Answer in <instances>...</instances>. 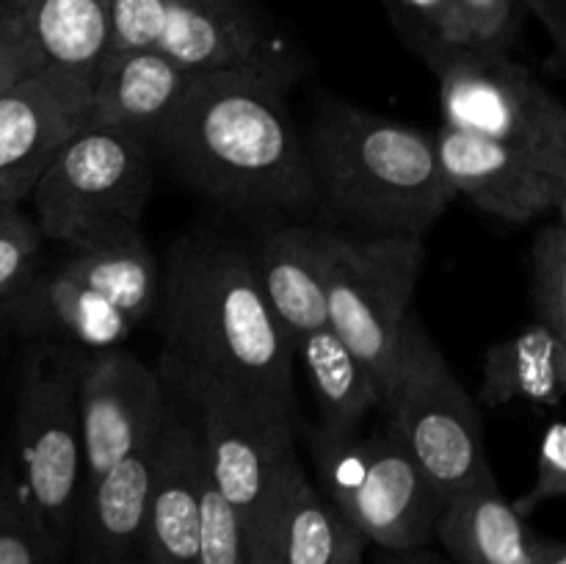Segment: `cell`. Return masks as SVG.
<instances>
[{"instance_id":"cell-15","label":"cell","mask_w":566,"mask_h":564,"mask_svg":"<svg viewBox=\"0 0 566 564\" xmlns=\"http://www.w3.org/2000/svg\"><path fill=\"white\" fill-rule=\"evenodd\" d=\"M202 468L197 429L186 409L169 396L160 418L153 487L136 556L142 564H197Z\"/></svg>"},{"instance_id":"cell-8","label":"cell","mask_w":566,"mask_h":564,"mask_svg":"<svg viewBox=\"0 0 566 564\" xmlns=\"http://www.w3.org/2000/svg\"><path fill=\"white\" fill-rule=\"evenodd\" d=\"M86 352L44 343L31 354L17 396V459L28 503L53 545L75 534L83 498V446L77 390Z\"/></svg>"},{"instance_id":"cell-12","label":"cell","mask_w":566,"mask_h":564,"mask_svg":"<svg viewBox=\"0 0 566 564\" xmlns=\"http://www.w3.org/2000/svg\"><path fill=\"white\" fill-rule=\"evenodd\" d=\"M437 155L457 197H468L509 224L564 210L566 171L553 169L528 153L479 136L437 127Z\"/></svg>"},{"instance_id":"cell-39","label":"cell","mask_w":566,"mask_h":564,"mask_svg":"<svg viewBox=\"0 0 566 564\" xmlns=\"http://www.w3.org/2000/svg\"><path fill=\"white\" fill-rule=\"evenodd\" d=\"M247 564H280V558L271 553V547L263 540L247 536Z\"/></svg>"},{"instance_id":"cell-17","label":"cell","mask_w":566,"mask_h":564,"mask_svg":"<svg viewBox=\"0 0 566 564\" xmlns=\"http://www.w3.org/2000/svg\"><path fill=\"white\" fill-rule=\"evenodd\" d=\"M188 77L160 50L105 53L92 70L86 125L155 142L175 114Z\"/></svg>"},{"instance_id":"cell-24","label":"cell","mask_w":566,"mask_h":564,"mask_svg":"<svg viewBox=\"0 0 566 564\" xmlns=\"http://www.w3.org/2000/svg\"><path fill=\"white\" fill-rule=\"evenodd\" d=\"M0 17L44 64L92 72L108 50L111 0H0Z\"/></svg>"},{"instance_id":"cell-28","label":"cell","mask_w":566,"mask_h":564,"mask_svg":"<svg viewBox=\"0 0 566 564\" xmlns=\"http://www.w3.org/2000/svg\"><path fill=\"white\" fill-rule=\"evenodd\" d=\"M197 564H247V529L241 514L210 479L208 464L199 479Z\"/></svg>"},{"instance_id":"cell-13","label":"cell","mask_w":566,"mask_h":564,"mask_svg":"<svg viewBox=\"0 0 566 564\" xmlns=\"http://www.w3.org/2000/svg\"><path fill=\"white\" fill-rule=\"evenodd\" d=\"M92 72L44 64L0 92V175H42L88 122Z\"/></svg>"},{"instance_id":"cell-37","label":"cell","mask_w":566,"mask_h":564,"mask_svg":"<svg viewBox=\"0 0 566 564\" xmlns=\"http://www.w3.org/2000/svg\"><path fill=\"white\" fill-rule=\"evenodd\" d=\"M379 564H446L440 556H434L426 547L418 551H381Z\"/></svg>"},{"instance_id":"cell-35","label":"cell","mask_w":566,"mask_h":564,"mask_svg":"<svg viewBox=\"0 0 566 564\" xmlns=\"http://www.w3.org/2000/svg\"><path fill=\"white\" fill-rule=\"evenodd\" d=\"M531 14L539 17L545 28L553 36V53H556L558 64L564 61L566 53V17H564V0H520Z\"/></svg>"},{"instance_id":"cell-21","label":"cell","mask_w":566,"mask_h":564,"mask_svg":"<svg viewBox=\"0 0 566 564\" xmlns=\"http://www.w3.org/2000/svg\"><path fill=\"white\" fill-rule=\"evenodd\" d=\"M55 269L114 304L136 326L155 315L160 269L138 224H114L83 238Z\"/></svg>"},{"instance_id":"cell-20","label":"cell","mask_w":566,"mask_h":564,"mask_svg":"<svg viewBox=\"0 0 566 564\" xmlns=\"http://www.w3.org/2000/svg\"><path fill=\"white\" fill-rule=\"evenodd\" d=\"M434 536L459 564H534L542 545L497 481L446 498Z\"/></svg>"},{"instance_id":"cell-18","label":"cell","mask_w":566,"mask_h":564,"mask_svg":"<svg viewBox=\"0 0 566 564\" xmlns=\"http://www.w3.org/2000/svg\"><path fill=\"white\" fill-rule=\"evenodd\" d=\"M158 431L160 424L147 440L111 464L83 492L75 523L83 564H122L138 556L158 453Z\"/></svg>"},{"instance_id":"cell-34","label":"cell","mask_w":566,"mask_h":564,"mask_svg":"<svg viewBox=\"0 0 566 564\" xmlns=\"http://www.w3.org/2000/svg\"><path fill=\"white\" fill-rule=\"evenodd\" d=\"M39 66H44L42 55L0 17V92L14 86L20 77L31 75Z\"/></svg>"},{"instance_id":"cell-5","label":"cell","mask_w":566,"mask_h":564,"mask_svg":"<svg viewBox=\"0 0 566 564\" xmlns=\"http://www.w3.org/2000/svg\"><path fill=\"white\" fill-rule=\"evenodd\" d=\"M158 376L191 418L210 479L247 529L263 506L276 470L296 453V415L271 398L164 354Z\"/></svg>"},{"instance_id":"cell-9","label":"cell","mask_w":566,"mask_h":564,"mask_svg":"<svg viewBox=\"0 0 566 564\" xmlns=\"http://www.w3.org/2000/svg\"><path fill=\"white\" fill-rule=\"evenodd\" d=\"M310 446L318 462V490L365 542L381 551L429 545L442 498L390 426L368 437L318 429Z\"/></svg>"},{"instance_id":"cell-29","label":"cell","mask_w":566,"mask_h":564,"mask_svg":"<svg viewBox=\"0 0 566 564\" xmlns=\"http://www.w3.org/2000/svg\"><path fill=\"white\" fill-rule=\"evenodd\" d=\"M44 236L20 208L0 210V299L9 302L36 274Z\"/></svg>"},{"instance_id":"cell-27","label":"cell","mask_w":566,"mask_h":564,"mask_svg":"<svg viewBox=\"0 0 566 564\" xmlns=\"http://www.w3.org/2000/svg\"><path fill=\"white\" fill-rule=\"evenodd\" d=\"M53 545L17 476H0V564H53Z\"/></svg>"},{"instance_id":"cell-1","label":"cell","mask_w":566,"mask_h":564,"mask_svg":"<svg viewBox=\"0 0 566 564\" xmlns=\"http://www.w3.org/2000/svg\"><path fill=\"white\" fill-rule=\"evenodd\" d=\"M302 59L243 70L199 72L155 142L193 188L241 213L318 208L307 144L285 92Z\"/></svg>"},{"instance_id":"cell-23","label":"cell","mask_w":566,"mask_h":564,"mask_svg":"<svg viewBox=\"0 0 566 564\" xmlns=\"http://www.w3.org/2000/svg\"><path fill=\"white\" fill-rule=\"evenodd\" d=\"M566 390V337L545 324L523 326L484 354V379L479 398L484 407L523 401L534 407H558Z\"/></svg>"},{"instance_id":"cell-19","label":"cell","mask_w":566,"mask_h":564,"mask_svg":"<svg viewBox=\"0 0 566 564\" xmlns=\"http://www.w3.org/2000/svg\"><path fill=\"white\" fill-rule=\"evenodd\" d=\"M249 260L271 313L293 346L326 326L324 230L304 224L274 227L260 236Z\"/></svg>"},{"instance_id":"cell-31","label":"cell","mask_w":566,"mask_h":564,"mask_svg":"<svg viewBox=\"0 0 566 564\" xmlns=\"http://www.w3.org/2000/svg\"><path fill=\"white\" fill-rule=\"evenodd\" d=\"M566 498V429L558 418L545 426L536 451V470L528 492L514 498L512 506L523 514L525 520L539 506L551 501H564Z\"/></svg>"},{"instance_id":"cell-6","label":"cell","mask_w":566,"mask_h":564,"mask_svg":"<svg viewBox=\"0 0 566 564\" xmlns=\"http://www.w3.org/2000/svg\"><path fill=\"white\" fill-rule=\"evenodd\" d=\"M423 258L418 236L324 230L326 326L368 365L381 396L396 376Z\"/></svg>"},{"instance_id":"cell-25","label":"cell","mask_w":566,"mask_h":564,"mask_svg":"<svg viewBox=\"0 0 566 564\" xmlns=\"http://www.w3.org/2000/svg\"><path fill=\"white\" fill-rule=\"evenodd\" d=\"M296 357L302 359L318 404L321 431L352 435L376 407H381L379 385L368 365L329 326H321L296 341Z\"/></svg>"},{"instance_id":"cell-4","label":"cell","mask_w":566,"mask_h":564,"mask_svg":"<svg viewBox=\"0 0 566 564\" xmlns=\"http://www.w3.org/2000/svg\"><path fill=\"white\" fill-rule=\"evenodd\" d=\"M440 83L442 127L528 153L566 171V108L506 50L418 36Z\"/></svg>"},{"instance_id":"cell-2","label":"cell","mask_w":566,"mask_h":564,"mask_svg":"<svg viewBox=\"0 0 566 564\" xmlns=\"http://www.w3.org/2000/svg\"><path fill=\"white\" fill-rule=\"evenodd\" d=\"M164 357L271 398L296 415V346L271 313L247 249L221 238H186L160 280Z\"/></svg>"},{"instance_id":"cell-11","label":"cell","mask_w":566,"mask_h":564,"mask_svg":"<svg viewBox=\"0 0 566 564\" xmlns=\"http://www.w3.org/2000/svg\"><path fill=\"white\" fill-rule=\"evenodd\" d=\"M169 404L158 370L125 346L86 354L77 415L83 446V492L138 442L158 429Z\"/></svg>"},{"instance_id":"cell-36","label":"cell","mask_w":566,"mask_h":564,"mask_svg":"<svg viewBox=\"0 0 566 564\" xmlns=\"http://www.w3.org/2000/svg\"><path fill=\"white\" fill-rule=\"evenodd\" d=\"M33 175H0V210L20 208L33 191Z\"/></svg>"},{"instance_id":"cell-38","label":"cell","mask_w":566,"mask_h":564,"mask_svg":"<svg viewBox=\"0 0 566 564\" xmlns=\"http://www.w3.org/2000/svg\"><path fill=\"white\" fill-rule=\"evenodd\" d=\"M534 564H566V545L562 540H553V536H542Z\"/></svg>"},{"instance_id":"cell-32","label":"cell","mask_w":566,"mask_h":564,"mask_svg":"<svg viewBox=\"0 0 566 564\" xmlns=\"http://www.w3.org/2000/svg\"><path fill=\"white\" fill-rule=\"evenodd\" d=\"M470 44L509 50L520 31V0H453Z\"/></svg>"},{"instance_id":"cell-22","label":"cell","mask_w":566,"mask_h":564,"mask_svg":"<svg viewBox=\"0 0 566 564\" xmlns=\"http://www.w3.org/2000/svg\"><path fill=\"white\" fill-rule=\"evenodd\" d=\"M9 304L25 330L59 335L86 354L125 346L136 330V324L114 304L59 269L33 274V280L11 296Z\"/></svg>"},{"instance_id":"cell-26","label":"cell","mask_w":566,"mask_h":564,"mask_svg":"<svg viewBox=\"0 0 566 564\" xmlns=\"http://www.w3.org/2000/svg\"><path fill=\"white\" fill-rule=\"evenodd\" d=\"M534 321L566 337V221L564 210L536 232L528 254Z\"/></svg>"},{"instance_id":"cell-33","label":"cell","mask_w":566,"mask_h":564,"mask_svg":"<svg viewBox=\"0 0 566 564\" xmlns=\"http://www.w3.org/2000/svg\"><path fill=\"white\" fill-rule=\"evenodd\" d=\"M409 14L418 17V36L442 44H470L464 22L453 0H398Z\"/></svg>"},{"instance_id":"cell-30","label":"cell","mask_w":566,"mask_h":564,"mask_svg":"<svg viewBox=\"0 0 566 564\" xmlns=\"http://www.w3.org/2000/svg\"><path fill=\"white\" fill-rule=\"evenodd\" d=\"M171 6L175 0H111L108 50L105 53L158 48Z\"/></svg>"},{"instance_id":"cell-16","label":"cell","mask_w":566,"mask_h":564,"mask_svg":"<svg viewBox=\"0 0 566 564\" xmlns=\"http://www.w3.org/2000/svg\"><path fill=\"white\" fill-rule=\"evenodd\" d=\"M155 50L188 75L298 59L282 39L265 33L247 0H175Z\"/></svg>"},{"instance_id":"cell-14","label":"cell","mask_w":566,"mask_h":564,"mask_svg":"<svg viewBox=\"0 0 566 564\" xmlns=\"http://www.w3.org/2000/svg\"><path fill=\"white\" fill-rule=\"evenodd\" d=\"M247 536L263 540L280 564H359L368 545L307 479L298 453L276 470Z\"/></svg>"},{"instance_id":"cell-40","label":"cell","mask_w":566,"mask_h":564,"mask_svg":"<svg viewBox=\"0 0 566 564\" xmlns=\"http://www.w3.org/2000/svg\"><path fill=\"white\" fill-rule=\"evenodd\" d=\"M122 564H142V562H138V558H130V562H122Z\"/></svg>"},{"instance_id":"cell-3","label":"cell","mask_w":566,"mask_h":564,"mask_svg":"<svg viewBox=\"0 0 566 564\" xmlns=\"http://www.w3.org/2000/svg\"><path fill=\"white\" fill-rule=\"evenodd\" d=\"M304 144L318 208L352 232L423 238L457 199L434 136L407 122L326 100Z\"/></svg>"},{"instance_id":"cell-7","label":"cell","mask_w":566,"mask_h":564,"mask_svg":"<svg viewBox=\"0 0 566 564\" xmlns=\"http://www.w3.org/2000/svg\"><path fill=\"white\" fill-rule=\"evenodd\" d=\"M390 431L403 442L426 479L446 498L492 484L484 426L468 387L415 321L403 332L396 376L381 396Z\"/></svg>"},{"instance_id":"cell-10","label":"cell","mask_w":566,"mask_h":564,"mask_svg":"<svg viewBox=\"0 0 566 564\" xmlns=\"http://www.w3.org/2000/svg\"><path fill=\"white\" fill-rule=\"evenodd\" d=\"M149 191V144L86 125L50 158L28 199L44 241L70 249L105 227L138 224Z\"/></svg>"}]
</instances>
